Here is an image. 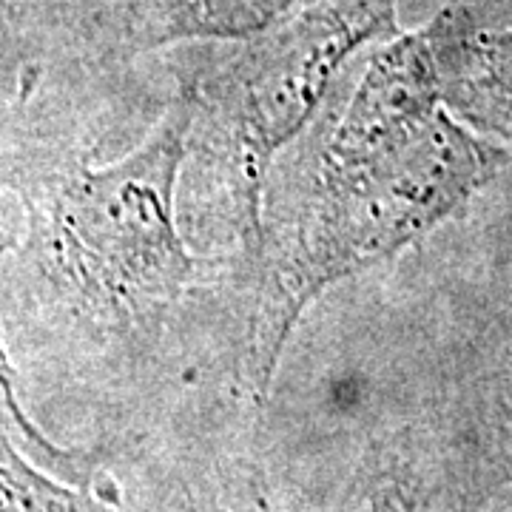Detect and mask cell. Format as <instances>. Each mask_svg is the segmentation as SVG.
<instances>
[{"label": "cell", "instance_id": "cell-1", "mask_svg": "<svg viewBox=\"0 0 512 512\" xmlns=\"http://www.w3.org/2000/svg\"><path fill=\"white\" fill-rule=\"evenodd\" d=\"M501 160L447 106L396 146L353 160L308 157L291 217L262 239L251 325L259 390H268L288 336L322 293L430 234Z\"/></svg>", "mask_w": 512, "mask_h": 512}, {"label": "cell", "instance_id": "cell-2", "mask_svg": "<svg viewBox=\"0 0 512 512\" xmlns=\"http://www.w3.org/2000/svg\"><path fill=\"white\" fill-rule=\"evenodd\" d=\"M402 0H319L256 35L177 46L194 103L191 151L228 168L248 254H262V194L276 154L322 109L350 57L399 32Z\"/></svg>", "mask_w": 512, "mask_h": 512}, {"label": "cell", "instance_id": "cell-3", "mask_svg": "<svg viewBox=\"0 0 512 512\" xmlns=\"http://www.w3.org/2000/svg\"><path fill=\"white\" fill-rule=\"evenodd\" d=\"M319 0H57L3 29L18 60L134 66L188 43L237 40Z\"/></svg>", "mask_w": 512, "mask_h": 512}, {"label": "cell", "instance_id": "cell-4", "mask_svg": "<svg viewBox=\"0 0 512 512\" xmlns=\"http://www.w3.org/2000/svg\"><path fill=\"white\" fill-rule=\"evenodd\" d=\"M23 234V211H20V202L15 200L12 191H6L0 185V265L3 259L15 251V245L20 242ZM0 404L6 410L9 421L20 430V436L29 441V447L35 450L37 456L43 458L55 473L63 478H69L74 484H83V487H97V467H94L92 453H83V450H66L55 441L49 439L35 419L29 416V410L23 407V393H20V370L12 359V350L6 342V330L0 322Z\"/></svg>", "mask_w": 512, "mask_h": 512}, {"label": "cell", "instance_id": "cell-5", "mask_svg": "<svg viewBox=\"0 0 512 512\" xmlns=\"http://www.w3.org/2000/svg\"><path fill=\"white\" fill-rule=\"evenodd\" d=\"M74 481H57L20 456L0 424V512H117Z\"/></svg>", "mask_w": 512, "mask_h": 512}, {"label": "cell", "instance_id": "cell-6", "mask_svg": "<svg viewBox=\"0 0 512 512\" xmlns=\"http://www.w3.org/2000/svg\"><path fill=\"white\" fill-rule=\"evenodd\" d=\"M49 3H57V0H0V29Z\"/></svg>", "mask_w": 512, "mask_h": 512}, {"label": "cell", "instance_id": "cell-7", "mask_svg": "<svg viewBox=\"0 0 512 512\" xmlns=\"http://www.w3.org/2000/svg\"><path fill=\"white\" fill-rule=\"evenodd\" d=\"M12 72H15V63H12V55H9V49H6V43L0 37V86L12 77Z\"/></svg>", "mask_w": 512, "mask_h": 512}, {"label": "cell", "instance_id": "cell-8", "mask_svg": "<svg viewBox=\"0 0 512 512\" xmlns=\"http://www.w3.org/2000/svg\"><path fill=\"white\" fill-rule=\"evenodd\" d=\"M379 512H407V510H402V507H396V504H384V507Z\"/></svg>", "mask_w": 512, "mask_h": 512}]
</instances>
